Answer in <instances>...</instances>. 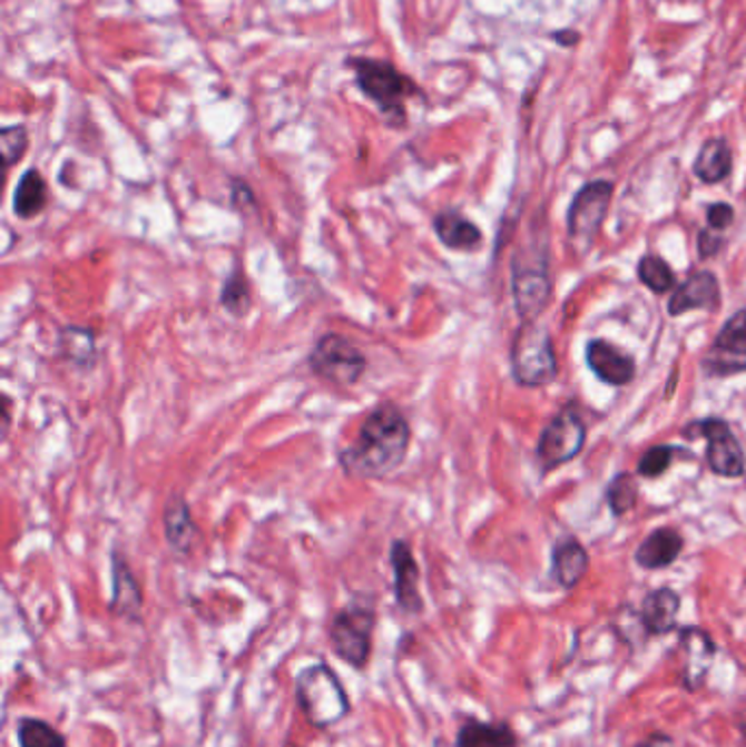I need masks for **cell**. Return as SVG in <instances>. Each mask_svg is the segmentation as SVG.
Listing matches in <instances>:
<instances>
[{"label":"cell","mask_w":746,"mask_h":747,"mask_svg":"<svg viewBox=\"0 0 746 747\" xmlns=\"http://www.w3.org/2000/svg\"><path fill=\"white\" fill-rule=\"evenodd\" d=\"M412 444V426L394 403H381L364 417L355 440L340 451V465L349 476L383 479L396 472Z\"/></svg>","instance_id":"cell-1"},{"label":"cell","mask_w":746,"mask_h":747,"mask_svg":"<svg viewBox=\"0 0 746 747\" xmlns=\"http://www.w3.org/2000/svg\"><path fill=\"white\" fill-rule=\"evenodd\" d=\"M355 72L357 88L376 104L390 125L405 122V101L421 95L419 86L394 63L373 58H351L346 61Z\"/></svg>","instance_id":"cell-2"},{"label":"cell","mask_w":746,"mask_h":747,"mask_svg":"<svg viewBox=\"0 0 746 747\" xmlns=\"http://www.w3.org/2000/svg\"><path fill=\"white\" fill-rule=\"evenodd\" d=\"M512 376L521 387H543L559 374V361L550 333L539 322H521L512 350Z\"/></svg>","instance_id":"cell-3"},{"label":"cell","mask_w":746,"mask_h":747,"mask_svg":"<svg viewBox=\"0 0 746 747\" xmlns=\"http://www.w3.org/2000/svg\"><path fill=\"white\" fill-rule=\"evenodd\" d=\"M296 699L305 717L315 728H326L342 721L349 710L351 701L340 678L326 665L307 667L296 680Z\"/></svg>","instance_id":"cell-4"},{"label":"cell","mask_w":746,"mask_h":747,"mask_svg":"<svg viewBox=\"0 0 746 747\" xmlns=\"http://www.w3.org/2000/svg\"><path fill=\"white\" fill-rule=\"evenodd\" d=\"M374 612L373 597H355L344 610H340L331 623V647L337 658L346 665L362 669L369 662L373 649Z\"/></svg>","instance_id":"cell-5"},{"label":"cell","mask_w":746,"mask_h":747,"mask_svg":"<svg viewBox=\"0 0 746 747\" xmlns=\"http://www.w3.org/2000/svg\"><path fill=\"white\" fill-rule=\"evenodd\" d=\"M310 367L315 376L337 387H353L366 374L369 358L349 337L326 333L313 345Z\"/></svg>","instance_id":"cell-6"},{"label":"cell","mask_w":746,"mask_h":747,"mask_svg":"<svg viewBox=\"0 0 746 747\" xmlns=\"http://www.w3.org/2000/svg\"><path fill=\"white\" fill-rule=\"evenodd\" d=\"M614 199V184L607 179H593L585 184L567 213V236L578 254H587L602 230L609 206Z\"/></svg>","instance_id":"cell-7"},{"label":"cell","mask_w":746,"mask_h":747,"mask_svg":"<svg viewBox=\"0 0 746 747\" xmlns=\"http://www.w3.org/2000/svg\"><path fill=\"white\" fill-rule=\"evenodd\" d=\"M685 438H705L707 451L705 460L714 474L738 479L746 472V458L738 438L734 435L732 426L720 417H705L698 422L687 424L684 429Z\"/></svg>","instance_id":"cell-8"},{"label":"cell","mask_w":746,"mask_h":747,"mask_svg":"<svg viewBox=\"0 0 746 747\" xmlns=\"http://www.w3.org/2000/svg\"><path fill=\"white\" fill-rule=\"evenodd\" d=\"M587 438V426L580 420L578 411L573 406H565L559 415L552 417V422L543 429L537 446V458L541 461L543 470H554L562 463L573 460Z\"/></svg>","instance_id":"cell-9"},{"label":"cell","mask_w":746,"mask_h":747,"mask_svg":"<svg viewBox=\"0 0 746 747\" xmlns=\"http://www.w3.org/2000/svg\"><path fill=\"white\" fill-rule=\"evenodd\" d=\"M700 367L707 376L725 379L746 372V308L727 320L705 352Z\"/></svg>","instance_id":"cell-10"},{"label":"cell","mask_w":746,"mask_h":747,"mask_svg":"<svg viewBox=\"0 0 746 747\" xmlns=\"http://www.w3.org/2000/svg\"><path fill=\"white\" fill-rule=\"evenodd\" d=\"M512 297L521 322H537L552 297V281L546 265H512Z\"/></svg>","instance_id":"cell-11"},{"label":"cell","mask_w":746,"mask_h":747,"mask_svg":"<svg viewBox=\"0 0 746 747\" xmlns=\"http://www.w3.org/2000/svg\"><path fill=\"white\" fill-rule=\"evenodd\" d=\"M390 564L394 573V597L405 615L423 612V597L419 592V564L412 547L405 540H394L390 549Z\"/></svg>","instance_id":"cell-12"},{"label":"cell","mask_w":746,"mask_h":747,"mask_svg":"<svg viewBox=\"0 0 746 747\" xmlns=\"http://www.w3.org/2000/svg\"><path fill=\"white\" fill-rule=\"evenodd\" d=\"M720 304V285L711 272H698L689 276L681 287L675 288L668 313L679 317L687 311H716Z\"/></svg>","instance_id":"cell-13"},{"label":"cell","mask_w":746,"mask_h":747,"mask_svg":"<svg viewBox=\"0 0 746 747\" xmlns=\"http://www.w3.org/2000/svg\"><path fill=\"white\" fill-rule=\"evenodd\" d=\"M587 365L591 372L609 383V385H626L635 379V361L632 356L624 354L616 345L605 342V340H591L587 345Z\"/></svg>","instance_id":"cell-14"},{"label":"cell","mask_w":746,"mask_h":747,"mask_svg":"<svg viewBox=\"0 0 746 747\" xmlns=\"http://www.w3.org/2000/svg\"><path fill=\"white\" fill-rule=\"evenodd\" d=\"M165 538L174 553L188 556L199 540V527L193 520L187 499L183 494H171L165 503Z\"/></svg>","instance_id":"cell-15"},{"label":"cell","mask_w":746,"mask_h":747,"mask_svg":"<svg viewBox=\"0 0 746 747\" xmlns=\"http://www.w3.org/2000/svg\"><path fill=\"white\" fill-rule=\"evenodd\" d=\"M684 551V535L673 527L655 529L635 551V562L641 569L657 571L670 567Z\"/></svg>","instance_id":"cell-16"},{"label":"cell","mask_w":746,"mask_h":747,"mask_svg":"<svg viewBox=\"0 0 746 747\" xmlns=\"http://www.w3.org/2000/svg\"><path fill=\"white\" fill-rule=\"evenodd\" d=\"M112 583H115L110 603L112 612L121 615L129 621H138L143 610V594L136 577L121 553H112Z\"/></svg>","instance_id":"cell-17"},{"label":"cell","mask_w":746,"mask_h":747,"mask_svg":"<svg viewBox=\"0 0 746 747\" xmlns=\"http://www.w3.org/2000/svg\"><path fill=\"white\" fill-rule=\"evenodd\" d=\"M438 240L453 252H475L482 245V230L455 210H442L434 217Z\"/></svg>","instance_id":"cell-18"},{"label":"cell","mask_w":746,"mask_h":747,"mask_svg":"<svg viewBox=\"0 0 746 747\" xmlns=\"http://www.w3.org/2000/svg\"><path fill=\"white\" fill-rule=\"evenodd\" d=\"M681 597L670 588H659L644 599L641 623L650 633H668L677 626Z\"/></svg>","instance_id":"cell-19"},{"label":"cell","mask_w":746,"mask_h":747,"mask_svg":"<svg viewBox=\"0 0 746 747\" xmlns=\"http://www.w3.org/2000/svg\"><path fill=\"white\" fill-rule=\"evenodd\" d=\"M681 645L685 653V682L689 689H698L703 678L707 676V669L711 667L714 658V642L709 633L698 630V628H687L681 632Z\"/></svg>","instance_id":"cell-20"},{"label":"cell","mask_w":746,"mask_h":747,"mask_svg":"<svg viewBox=\"0 0 746 747\" xmlns=\"http://www.w3.org/2000/svg\"><path fill=\"white\" fill-rule=\"evenodd\" d=\"M49 204V186L42 173L36 169L22 173L13 190V215L22 222L36 219Z\"/></svg>","instance_id":"cell-21"},{"label":"cell","mask_w":746,"mask_h":747,"mask_svg":"<svg viewBox=\"0 0 746 747\" xmlns=\"http://www.w3.org/2000/svg\"><path fill=\"white\" fill-rule=\"evenodd\" d=\"M552 564H554V577L560 586L573 588L580 583L582 577L587 576L589 556L576 538H565L554 547Z\"/></svg>","instance_id":"cell-22"},{"label":"cell","mask_w":746,"mask_h":747,"mask_svg":"<svg viewBox=\"0 0 746 747\" xmlns=\"http://www.w3.org/2000/svg\"><path fill=\"white\" fill-rule=\"evenodd\" d=\"M732 165H734V156H732L727 140L711 138L700 147L694 160V175L705 184H718L732 173Z\"/></svg>","instance_id":"cell-23"},{"label":"cell","mask_w":746,"mask_h":747,"mask_svg":"<svg viewBox=\"0 0 746 747\" xmlns=\"http://www.w3.org/2000/svg\"><path fill=\"white\" fill-rule=\"evenodd\" d=\"M517 737L505 724L467 721L458 733V747H514Z\"/></svg>","instance_id":"cell-24"},{"label":"cell","mask_w":746,"mask_h":747,"mask_svg":"<svg viewBox=\"0 0 746 747\" xmlns=\"http://www.w3.org/2000/svg\"><path fill=\"white\" fill-rule=\"evenodd\" d=\"M60 352L72 365L90 367L97 358L95 333L84 326H66L60 335Z\"/></svg>","instance_id":"cell-25"},{"label":"cell","mask_w":746,"mask_h":747,"mask_svg":"<svg viewBox=\"0 0 746 747\" xmlns=\"http://www.w3.org/2000/svg\"><path fill=\"white\" fill-rule=\"evenodd\" d=\"M219 304L233 317H246L252 308V291L248 278L242 269H235L219 293Z\"/></svg>","instance_id":"cell-26"},{"label":"cell","mask_w":746,"mask_h":747,"mask_svg":"<svg viewBox=\"0 0 746 747\" xmlns=\"http://www.w3.org/2000/svg\"><path fill=\"white\" fill-rule=\"evenodd\" d=\"M637 276L646 287L650 288L652 293H657V295L668 293L677 285V276L670 269V265L661 256H655V254H646L639 261Z\"/></svg>","instance_id":"cell-27"},{"label":"cell","mask_w":746,"mask_h":747,"mask_svg":"<svg viewBox=\"0 0 746 747\" xmlns=\"http://www.w3.org/2000/svg\"><path fill=\"white\" fill-rule=\"evenodd\" d=\"M18 744L20 747H66V739L51 724L22 717L18 721Z\"/></svg>","instance_id":"cell-28"},{"label":"cell","mask_w":746,"mask_h":747,"mask_svg":"<svg viewBox=\"0 0 746 747\" xmlns=\"http://www.w3.org/2000/svg\"><path fill=\"white\" fill-rule=\"evenodd\" d=\"M639 497V485L637 479L630 472H620L611 479L607 485V503L614 512V517H624L637 505Z\"/></svg>","instance_id":"cell-29"},{"label":"cell","mask_w":746,"mask_h":747,"mask_svg":"<svg viewBox=\"0 0 746 747\" xmlns=\"http://www.w3.org/2000/svg\"><path fill=\"white\" fill-rule=\"evenodd\" d=\"M29 147V134L22 125H9L0 131V154H2V167L9 171L16 167Z\"/></svg>","instance_id":"cell-30"},{"label":"cell","mask_w":746,"mask_h":747,"mask_svg":"<svg viewBox=\"0 0 746 747\" xmlns=\"http://www.w3.org/2000/svg\"><path fill=\"white\" fill-rule=\"evenodd\" d=\"M673 458H675L673 446H652L637 463V472L646 479H657L670 468Z\"/></svg>","instance_id":"cell-31"},{"label":"cell","mask_w":746,"mask_h":747,"mask_svg":"<svg viewBox=\"0 0 746 747\" xmlns=\"http://www.w3.org/2000/svg\"><path fill=\"white\" fill-rule=\"evenodd\" d=\"M732 224H734V208L729 204L718 202V204H711L707 208V226L711 230H725Z\"/></svg>","instance_id":"cell-32"},{"label":"cell","mask_w":746,"mask_h":747,"mask_svg":"<svg viewBox=\"0 0 746 747\" xmlns=\"http://www.w3.org/2000/svg\"><path fill=\"white\" fill-rule=\"evenodd\" d=\"M723 245H725V238L716 234V230L705 228L698 232V256L700 258H714Z\"/></svg>","instance_id":"cell-33"},{"label":"cell","mask_w":746,"mask_h":747,"mask_svg":"<svg viewBox=\"0 0 746 747\" xmlns=\"http://www.w3.org/2000/svg\"><path fill=\"white\" fill-rule=\"evenodd\" d=\"M233 204H235V208H239L244 213L248 210L249 206H254V195H252L248 184H244V181L233 184Z\"/></svg>","instance_id":"cell-34"},{"label":"cell","mask_w":746,"mask_h":747,"mask_svg":"<svg viewBox=\"0 0 746 747\" xmlns=\"http://www.w3.org/2000/svg\"><path fill=\"white\" fill-rule=\"evenodd\" d=\"M580 40L578 31L573 29H560V31H554V42L560 45V47H576Z\"/></svg>","instance_id":"cell-35"},{"label":"cell","mask_w":746,"mask_h":747,"mask_svg":"<svg viewBox=\"0 0 746 747\" xmlns=\"http://www.w3.org/2000/svg\"><path fill=\"white\" fill-rule=\"evenodd\" d=\"M637 747H675V744H673V739H668L666 735H655V737H650L646 744H641V746Z\"/></svg>","instance_id":"cell-36"},{"label":"cell","mask_w":746,"mask_h":747,"mask_svg":"<svg viewBox=\"0 0 746 747\" xmlns=\"http://www.w3.org/2000/svg\"><path fill=\"white\" fill-rule=\"evenodd\" d=\"M740 730H743V737H745V739H746V717H745V721H743V724H740Z\"/></svg>","instance_id":"cell-37"}]
</instances>
